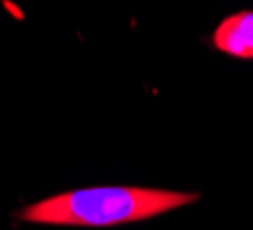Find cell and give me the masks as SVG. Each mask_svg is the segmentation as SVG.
I'll return each instance as SVG.
<instances>
[{
    "mask_svg": "<svg viewBox=\"0 0 253 230\" xmlns=\"http://www.w3.org/2000/svg\"><path fill=\"white\" fill-rule=\"evenodd\" d=\"M212 46L237 59H253V12L224 18L212 32Z\"/></svg>",
    "mask_w": 253,
    "mask_h": 230,
    "instance_id": "2",
    "label": "cell"
},
{
    "mask_svg": "<svg viewBox=\"0 0 253 230\" xmlns=\"http://www.w3.org/2000/svg\"><path fill=\"white\" fill-rule=\"evenodd\" d=\"M199 201V194L153 187H84L25 205L18 219L37 226L107 228L160 217Z\"/></svg>",
    "mask_w": 253,
    "mask_h": 230,
    "instance_id": "1",
    "label": "cell"
}]
</instances>
